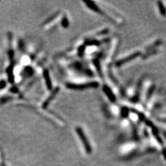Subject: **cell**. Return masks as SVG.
<instances>
[{
	"instance_id": "1",
	"label": "cell",
	"mask_w": 166,
	"mask_h": 166,
	"mask_svg": "<svg viewBox=\"0 0 166 166\" xmlns=\"http://www.w3.org/2000/svg\"><path fill=\"white\" fill-rule=\"evenodd\" d=\"M99 86V83L97 81L89 82L84 84H68L67 87L70 89L73 90H84L89 88H97Z\"/></svg>"
},
{
	"instance_id": "2",
	"label": "cell",
	"mask_w": 166,
	"mask_h": 166,
	"mask_svg": "<svg viewBox=\"0 0 166 166\" xmlns=\"http://www.w3.org/2000/svg\"><path fill=\"white\" fill-rule=\"evenodd\" d=\"M76 131L77 135H78L80 140L82 141V144H83V145H84L86 152L88 154H91L92 152V148H91V145L89 144V141H88L87 137L85 136L84 132H83L82 129L80 127H77L76 128Z\"/></svg>"
},
{
	"instance_id": "3",
	"label": "cell",
	"mask_w": 166,
	"mask_h": 166,
	"mask_svg": "<svg viewBox=\"0 0 166 166\" xmlns=\"http://www.w3.org/2000/svg\"><path fill=\"white\" fill-rule=\"evenodd\" d=\"M141 53L140 52H139V51H137L136 52V53H133V54H132L131 55H128L127 57H124L121 60H118L116 62V64H115V65L117 66V67H119V66H121L124 65H125L126 64L128 63V62H131L132 60H133L134 59H136V58L138 57L141 55Z\"/></svg>"
},
{
	"instance_id": "4",
	"label": "cell",
	"mask_w": 166,
	"mask_h": 166,
	"mask_svg": "<svg viewBox=\"0 0 166 166\" xmlns=\"http://www.w3.org/2000/svg\"><path fill=\"white\" fill-rule=\"evenodd\" d=\"M142 85H143V80H140L139 81L138 84L137 86V89H136V93H135V95L131 98V102L133 103H137L138 102L140 97V94H141Z\"/></svg>"
},
{
	"instance_id": "5",
	"label": "cell",
	"mask_w": 166,
	"mask_h": 166,
	"mask_svg": "<svg viewBox=\"0 0 166 166\" xmlns=\"http://www.w3.org/2000/svg\"><path fill=\"white\" fill-rule=\"evenodd\" d=\"M103 91L104 92L105 95L107 96V97L108 98V99L111 102H116V96L114 94V93L113 92L110 87L108 86L107 85H104L103 86Z\"/></svg>"
},
{
	"instance_id": "6",
	"label": "cell",
	"mask_w": 166,
	"mask_h": 166,
	"mask_svg": "<svg viewBox=\"0 0 166 166\" xmlns=\"http://www.w3.org/2000/svg\"><path fill=\"white\" fill-rule=\"evenodd\" d=\"M84 2L86 4V6L89 9H91L92 11H94L97 13H98V14H103L102 11L100 9V8H98L97 5L94 3V2L91 1H84Z\"/></svg>"
},
{
	"instance_id": "7",
	"label": "cell",
	"mask_w": 166,
	"mask_h": 166,
	"mask_svg": "<svg viewBox=\"0 0 166 166\" xmlns=\"http://www.w3.org/2000/svg\"><path fill=\"white\" fill-rule=\"evenodd\" d=\"M158 7L160 14H161L163 16H166V8L165 7L162 1L158 2Z\"/></svg>"
},
{
	"instance_id": "8",
	"label": "cell",
	"mask_w": 166,
	"mask_h": 166,
	"mask_svg": "<svg viewBox=\"0 0 166 166\" xmlns=\"http://www.w3.org/2000/svg\"><path fill=\"white\" fill-rule=\"evenodd\" d=\"M44 76L45 78V81L46 83V85H47L48 89H50L51 87H52V84H51V81L50 80V77H49V73L47 70H45L44 72Z\"/></svg>"
},
{
	"instance_id": "9",
	"label": "cell",
	"mask_w": 166,
	"mask_h": 166,
	"mask_svg": "<svg viewBox=\"0 0 166 166\" xmlns=\"http://www.w3.org/2000/svg\"><path fill=\"white\" fill-rule=\"evenodd\" d=\"M130 110L126 107H122L121 109V116L122 118H126L129 115Z\"/></svg>"
},
{
	"instance_id": "10",
	"label": "cell",
	"mask_w": 166,
	"mask_h": 166,
	"mask_svg": "<svg viewBox=\"0 0 166 166\" xmlns=\"http://www.w3.org/2000/svg\"><path fill=\"white\" fill-rule=\"evenodd\" d=\"M59 91V88H56V89L54 90V92H53V94H52L48 98V100H46V101L44 103V104H43V107L45 108L47 107L48 105V104L49 103V102H50V100L53 99V98H54V97L56 95L57 93V91Z\"/></svg>"
},
{
	"instance_id": "11",
	"label": "cell",
	"mask_w": 166,
	"mask_h": 166,
	"mask_svg": "<svg viewBox=\"0 0 166 166\" xmlns=\"http://www.w3.org/2000/svg\"><path fill=\"white\" fill-rule=\"evenodd\" d=\"M94 65H95L96 68L97 70L98 73H99L100 76H102V70H101V67H100V65L99 61H98V60L95 59L94 60Z\"/></svg>"
},
{
	"instance_id": "12",
	"label": "cell",
	"mask_w": 166,
	"mask_h": 166,
	"mask_svg": "<svg viewBox=\"0 0 166 166\" xmlns=\"http://www.w3.org/2000/svg\"><path fill=\"white\" fill-rule=\"evenodd\" d=\"M155 89V87L154 86H152L151 87L149 88V89L148 90V92H147V100H149V98H151V97L152 96L154 91Z\"/></svg>"
},
{
	"instance_id": "13",
	"label": "cell",
	"mask_w": 166,
	"mask_h": 166,
	"mask_svg": "<svg viewBox=\"0 0 166 166\" xmlns=\"http://www.w3.org/2000/svg\"><path fill=\"white\" fill-rule=\"evenodd\" d=\"M86 44H87V45H92V46H98L100 44V42L98 41L97 40H90V41H87V42L86 43Z\"/></svg>"
},
{
	"instance_id": "14",
	"label": "cell",
	"mask_w": 166,
	"mask_h": 166,
	"mask_svg": "<svg viewBox=\"0 0 166 166\" xmlns=\"http://www.w3.org/2000/svg\"><path fill=\"white\" fill-rule=\"evenodd\" d=\"M62 25L64 27H67L68 25V20H67V18H64L63 20V22H62Z\"/></svg>"
},
{
	"instance_id": "15",
	"label": "cell",
	"mask_w": 166,
	"mask_h": 166,
	"mask_svg": "<svg viewBox=\"0 0 166 166\" xmlns=\"http://www.w3.org/2000/svg\"><path fill=\"white\" fill-rule=\"evenodd\" d=\"M85 50V47L84 46H81V47L79 49V54L80 55H82L83 54V53H84V51Z\"/></svg>"
},
{
	"instance_id": "16",
	"label": "cell",
	"mask_w": 166,
	"mask_h": 166,
	"mask_svg": "<svg viewBox=\"0 0 166 166\" xmlns=\"http://www.w3.org/2000/svg\"><path fill=\"white\" fill-rule=\"evenodd\" d=\"M108 32V29H105L103 31H101L100 32L98 33V35H105Z\"/></svg>"
},
{
	"instance_id": "17",
	"label": "cell",
	"mask_w": 166,
	"mask_h": 166,
	"mask_svg": "<svg viewBox=\"0 0 166 166\" xmlns=\"http://www.w3.org/2000/svg\"><path fill=\"white\" fill-rule=\"evenodd\" d=\"M163 154L164 155V159L166 160V149L165 148H164L163 149Z\"/></svg>"
},
{
	"instance_id": "18",
	"label": "cell",
	"mask_w": 166,
	"mask_h": 166,
	"mask_svg": "<svg viewBox=\"0 0 166 166\" xmlns=\"http://www.w3.org/2000/svg\"><path fill=\"white\" fill-rule=\"evenodd\" d=\"M159 121H162V122H163L166 123V119H165V118H163V119H159Z\"/></svg>"
},
{
	"instance_id": "19",
	"label": "cell",
	"mask_w": 166,
	"mask_h": 166,
	"mask_svg": "<svg viewBox=\"0 0 166 166\" xmlns=\"http://www.w3.org/2000/svg\"><path fill=\"white\" fill-rule=\"evenodd\" d=\"M165 137H166V136H165Z\"/></svg>"
}]
</instances>
